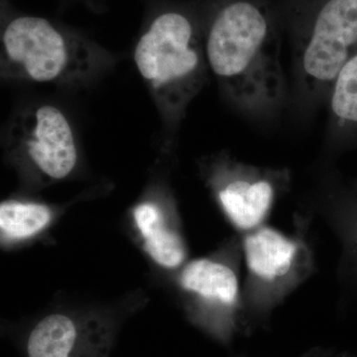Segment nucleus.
<instances>
[{"mask_svg":"<svg viewBox=\"0 0 357 357\" xmlns=\"http://www.w3.org/2000/svg\"><path fill=\"white\" fill-rule=\"evenodd\" d=\"M204 51L211 72L237 107L264 114L280 105L286 91L280 38L266 6L232 0L220 7Z\"/></svg>","mask_w":357,"mask_h":357,"instance_id":"obj_1","label":"nucleus"},{"mask_svg":"<svg viewBox=\"0 0 357 357\" xmlns=\"http://www.w3.org/2000/svg\"><path fill=\"white\" fill-rule=\"evenodd\" d=\"M134 62L157 107L178 121L206 83L204 46L198 28L180 11L157 16L134 50Z\"/></svg>","mask_w":357,"mask_h":357,"instance_id":"obj_2","label":"nucleus"},{"mask_svg":"<svg viewBox=\"0 0 357 357\" xmlns=\"http://www.w3.org/2000/svg\"><path fill=\"white\" fill-rule=\"evenodd\" d=\"M292 23L303 83L331 91L357 53V0H293Z\"/></svg>","mask_w":357,"mask_h":357,"instance_id":"obj_3","label":"nucleus"},{"mask_svg":"<svg viewBox=\"0 0 357 357\" xmlns=\"http://www.w3.org/2000/svg\"><path fill=\"white\" fill-rule=\"evenodd\" d=\"M1 42L4 77L61 83L83 76L93 63L88 45L36 16L14 18L6 25Z\"/></svg>","mask_w":357,"mask_h":357,"instance_id":"obj_4","label":"nucleus"},{"mask_svg":"<svg viewBox=\"0 0 357 357\" xmlns=\"http://www.w3.org/2000/svg\"><path fill=\"white\" fill-rule=\"evenodd\" d=\"M22 134L26 153L45 175L61 180L76 166L74 132L64 114L53 105H42L26 117Z\"/></svg>","mask_w":357,"mask_h":357,"instance_id":"obj_5","label":"nucleus"},{"mask_svg":"<svg viewBox=\"0 0 357 357\" xmlns=\"http://www.w3.org/2000/svg\"><path fill=\"white\" fill-rule=\"evenodd\" d=\"M103 333L82 332L74 319L62 314L42 319L32 328L26 342L27 357H100L107 340H93Z\"/></svg>","mask_w":357,"mask_h":357,"instance_id":"obj_6","label":"nucleus"},{"mask_svg":"<svg viewBox=\"0 0 357 357\" xmlns=\"http://www.w3.org/2000/svg\"><path fill=\"white\" fill-rule=\"evenodd\" d=\"M273 196V188L267 181L237 180L220 192V201L236 227L249 229L266 215Z\"/></svg>","mask_w":357,"mask_h":357,"instance_id":"obj_7","label":"nucleus"},{"mask_svg":"<svg viewBox=\"0 0 357 357\" xmlns=\"http://www.w3.org/2000/svg\"><path fill=\"white\" fill-rule=\"evenodd\" d=\"M244 250L249 269L257 276L271 280L290 270L296 245L273 229H261L248 236Z\"/></svg>","mask_w":357,"mask_h":357,"instance_id":"obj_8","label":"nucleus"},{"mask_svg":"<svg viewBox=\"0 0 357 357\" xmlns=\"http://www.w3.org/2000/svg\"><path fill=\"white\" fill-rule=\"evenodd\" d=\"M133 217L144 238L145 249L154 261L169 268L177 267L183 262L185 252L182 239L167 229L155 204H139L134 210Z\"/></svg>","mask_w":357,"mask_h":357,"instance_id":"obj_9","label":"nucleus"},{"mask_svg":"<svg viewBox=\"0 0 357 357\" xmlns=\"http://www.w3.org/2000/svg\"><path fill=\"white\" fill-rule=\"evenodd\" d=\"M181 283L187 290L225 304L234 303L238 290L234 271L225 265L208 259L190 263L183 271Z\"/></svg>","mask_w":357,"mask_h":357,"instance_id":"obj_10","label":"nucleus"},{"mask_svg":"<svg viewBox=\"0 0 357 357\" xmlns=\"http://www.w3.org/2000/svg\"><path fill=\"white\" fill-rule=\"evenodd\" d=\"M51 220V211L41 204L2 202L0 229L7 238L22 239L34 236Z\"/></svg>","mask_w":357,"mask_h":357,"instance_id":"obj_11","label":"nucleus"},{"mask_svg":"<svg viewBox=\"0 0 357 357\" xmlns=\"http://www.w3.org/2000/svg\"><path fill=\"white\" fill-rule=\"evenodd\" d=\"M331 107L340 121L357 124V53L347 61L333 84Z\"/></svg>","mask_w":357,"mask_h":357,"instance_id":"obj_12","label":"nucleus"}]
</instances>
